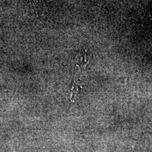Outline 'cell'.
<instances>
[{
    "instance_id": "obj_1",
    "label": "cell",
    "mask_w": 152,
    "mask_h": 152,
    "mask_svg": "<svg viewBox=\"0 0 152 152\" xmlns=\"http://www.w3.org/2000/svg\"><path fill=\"white\" fill-rule=\"evenodd\" d=\"M92 59V55L91 53L86 50H82L78 53L76 57L77 65L81 68H85L87 67Z\"/></svg>"
},
{
    "instance_id": "obj_2",
    "label": "cell",
    "mask_w": 152,
    "mask_h": 152,
    "mask_svg": "<svg viewBox=\"0 0 152 152\" xmlns=\"http://www.w3.org/2000/svg\"><path fill=\"white\" fill-rule=\"evenodd\" d=\"M82 88L81 84L79 82L74 81L71 85V100L72 102H74L76 96L80 93V90Z\"/></svg>"
}]
</instances>
